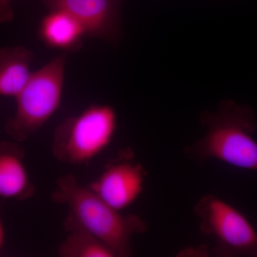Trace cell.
I'll list each match as a JSON object with an SVG mask.
<instances>
[{"label": "cell", "mask_w": 257, "mask_h": 257, "mask_svg": "<svg viewBox=\"0 0 257 257\" xmlns=\"http://www.w3.org/2000/svg\"><path fill=\"white\" fill-rule=\"evenodd\" d=\"M205 135L184 150L198 163L215 159L238 168L257 171V121L251 107L234 101H221L216 111H204Z\"/></svg>", "instance_id": "cell-1"}, {"label": "cell", "mask_w": 257, "mask_h": 257, "mask_svg": "<svg viewBox=\"0 0 257 257\" xmlns=\"http://www.w3.org/2000/svg\"><path fill=\"white\" fill-rule=\"evenodd\" d=\"M56 184L51 199L67 207V216L105 243L116 257L132 256V238L147 232L146 221L135 214H121L72 174L62 176Z\"/></svg>", "instance_id": "cell-2"}, {"label": "cell", "mask_w": 257, "mask_h": 257, "mask_svg": "<svg viewBox=\"0 0 257 257\" xmlns=\"http://www.w3.org/2000/svg\"><path fill=\"white\" fill-rule=\"evenodd\" d=\"M66 54L57 56L32 72L15 97V114L7 120L5 131L13 141L23 143L33 136L55 114L63 95Z\"/></svg>", "instance_id": "cell-3"}, {"label": "cell", "mask_w": 257, "mask_h": 257, "mask_svg": "<svg viewBox=\"0 0 257 257\" xmlns=\"http://www.w3.org/2000/svg\"><path fill=\"white\" fill-rule=\"evenodd\" d=\"M116 128L117 116L112 106L92 104L56 127L52 155L66 165H86L109 146Z\"/></svg>", "instance_id": "cell-4"}, {"label": "cell", "mask_w": 257, "mask_h": 257, "mask_svg": "<svg viewBox=\"0 0 257 257\" xmlns=\"http://www.w3.org/2000/svg\"><path fill=\"white\" fill-rule=\"evenodd\" d=\"M200 232L214 240V256L257 257V231L242 213L220 198L208 194L194 208Z\"/></svg>", "instance_id": "cell-5"}, {"label": "cell", "mask_w": 257, "mask_h": 257, "mask_svg": "<svg viewBox=\"0 0 257 257\" xmlns=\"http://www.w3.org/2000/svg\"><path fill=\"white\" fill-rule=\"evenodd\" d=\"M50 10H63L77 19L86 36L116 43L121 37L123 0H42Z\"/></svg>", "instance_id": "cell-6"}, {"label": "cell", "mask_w": 257, "mask_h": 257, "mask_svg": "<svg viewBox=\"0 0 257 257\" xmlns=\"http://www.w3.org/2000/svg\"><path fill=\"white\" fill-rule=\"evenodd\" d=\"M146 177L141 164L131 160H117L106 166L87 186L109 206L121 211L141 195Z\"/></svg>", "instance_id": "cell-7"}, {"label": "cell", "mask_w": 257, "mask_h": 257, "mask_svg": "<svg viewBox=\"0 0 257 257\" xmlns=\"http://www.w3.org/2000/svg\"><path fill=\"white\" fill-rule=\"evenodd\" d=\"M25 160V149L18 142L0 141L1 199L25 201L35 196L36 188Z\"/></svg>", "instance_id": "cell-8"}, {"label": "cell", "mask_w": 257, "mask_h": 257, "mask_svg": "<svg viewBox=\"0 0 257 257\" xmlns=\"http://www.w3.org/2000/svg\"><path fill=\"white\" fill-rule=\"evenodd\" d=\"M38 36L47 47L64 52L79 50L85 30L77 19L63 10H50L41 22Z\"/></svg>", "instance_id": "cell-9"}, {"label": "cell", "mask_w": 257, "mask_h": 257, "mask_svg": "<svg viewBox=\"0 0 257 257\" xmlns=\"http://www.w3.org/2000/svg\"><path fill=\"white\" fill-rule=\"evenodd\" d=\"M35 54L23 46L0 49V96L16 97L31 77Z\"/></svg>", "instance_id": "cell-10"}, {"label": "cell", "mask_w": 257, "mask_h": 257, "mask_svg": "<svg viewBox=\"0 0 257 257\" xmlns=\"http://www.w3.org/2000/svg\"><path fill=\"white\" fill-rule=\"evenodd\" d=\"M67 237L59 245L61 257H116L109 246L68 216L63 222Z\"/></svg>", "instance_id": "cell-11"}, {"label": "cell", "mask_w": 257, "mask_h": 257, "mask_svg": "<svg viewBox=\"0 0 257 257\" xmlns=\"http://www.w3.org/2000/svg\"><path fill=\"white\" fill-rule=\"evenodd\" d=\"M13 2V0H0V25L9 23L14 18Z\"/></svg>", "instance_id": "cell-12"}, {"label": "cell", "mask_w": 257, "mask_h": 257, "mask_svg": "<svg viewBox=\"0 0 257 257\" xmlns=\"http://www.w3.org/2000/svg\"><path fill=\"white\" fill-rule=\"evenodd\" d=\"M5 241V230L3 219H2L1 212H0V253L3 250Z\"/></svg>", "instance_id": "cell-13"}]
</instances>
